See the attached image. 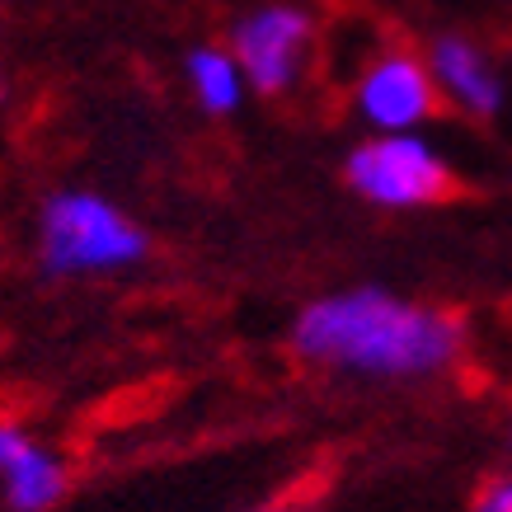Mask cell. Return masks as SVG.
Segmentation results:
<instances>
[{"label": "cell", "mask_w": 512, "mask_h": 512, "mask_svg": "<svg viewBox=\"0 0 512 512\" xmlns=\"http://www.w3.org/2000/svg\"><path fill=\"white\" fill-rule=\"evenodd\" d=\"M292 353L362 381H433L466 353V325L442 306L362 282L306 301L292 320Z\"/></svg>", "instance_id": "obj_1"}, {"label": "cell", "mask_w": 512, "mask_h": 512, "mask_svg": "<svg viewBox=\"0 0 512 512\" xmlns=\"http://www.w3.org/2000/svg\"><path fill=\"white\" fill-rule=\"evenodd\" d=\"M33 249L47 278H113L151 254V235L94 188H57L38 207Z\"/></svg>", "instance_id": "obj_2"}, {"label": "cell", "mask_w": 512, "mask_h": 512, "mask_svg": "<svg viewBox=\"0 0 512 512\" xmlns=\"http://www.w3.org/2000/svg\"><path fill=\"white\" fill-rule=\"evenodd\" d=\"M343 179L362 202L381 212H419L451 198L456 174L423 132H386L357 141L343 160Z\"/></svg>", "instance_id": "obj_3"}, {"label": "cell", "mask_w": 512, "mask_h": 512, "mask_svg": "<svg viewBox=\"0 0 512 512\" xmlns=\"http://www.w3.org/2000/svg\"><path fill=\"white\" fill-rule=\"evenodd\" d=\"M315 43H320V24L301 0L249 5L226 33V47L245 71V85L268 99H282L306 80Z\"/></svg>", "instance_id": "obj_4"}, {"label": "cell", "mask_w": 512, "mask_h": 512, "mask_svg": "<svg viewBox=\"0 0 512 512\" xmlns=\"http://www.w3.org/2000/svg\"><path fill=\"white\" fill-rule=\"evenodd\" d=\"M437 85L428 62L414 47H381L353 76V113L367 127V137L386 132H423L437 113Z\"/></svg>", "instance_id": "obj_5"}, {"label": "cell", "mask_w": 512, "mask_h": 512, "mask_svg": "<svg viewBox=\"0 0 512 512\" xmlns=\"http://www.w3.org/2000/svg\"><path fill=\"white\" fill-rule=\"evenodd\" d=\"M71 489V466L24 419L0 414V508L52 512Z\"/></svg>", "instance_id": "obj_6"}, {"label": "cell", "mask_w": 512, "mask_h": 512, "mask_svg": "<svg viewBox=\"0 0 512 512\" xmlns=\"http://www.w3.org/2000/svg\"><path fill=\"white\" fill-rule=\"evenodd\" d=\"M423 62H428V76L437 85V99L451 104L456 113L480 118V123L503 113L508 80H503L498 62L475 38H466V33H437L433 43L423 47Z\"/></svg>", "instance_id": "obj_7"}, {"label": "cell", "mask_w": 512, "mask_h": 512, "mask_svg": "<svg viewBox=\"0 0 512 512\" xmlns=\"http://www.w3.org/2000/svg\"><path fill=\"white\" fill-rule=\"evenodd\" d=\"M184 80H188L193 104H198L202 113H212V118H231L249 94L245 71H240V62L231 57V47H221V43L193 47L184 57Z\"/></svg>", "instance_id": "obj_8"}, {"label": "cell", "mask_w": 512, "mask_h": 512, "mask_svg": "<svg viewBox=\"0 0 512 512\" xmlns=\"http://www.w3.org/2000/svg\"><path fill=\"white\" fill-rule=\"evenodd\" d=\"M470 512H512V475H489L470 498Z\"/></svg>", "instance_id": "obj_9"}, {"label": "cell", "mask_w": 512, "mask_h": 512, "mask_svg": "<svg viewBox=\"0 0 512 512\" xmlns=\"http://www.w3.org/2000/svg\"><path fill=\"white\" fill-rule=\"evenodd\" d=\"M240 512H306V508L292 503V498H268V503H254V508H240Z\"/></svg>", "instance_id": "obj_10"}, {"label": "cell", "mask_w": 512, "mask_h": 512, "mask_svg": "<svg viewBox=\"0 0 512 512\" xmlns=\"http://www.w3.org/2000/svg\"><path fill=\"white\" fill-rule=\"evenodd\" d=\"M5 94H10V71H5V57H0V104H5Z\"/></svg>", "instance_id": "obj_11"}, {"label": "cell", "mask_w": 512, "mask_h": 512, "mask_svg": "<svg viewBox=\"0 0 512 512\" xmlns=\"http://www.w3.org/2000/svg\"><path fill=\"white\" fill-rule=\"evenodd\" d=\"M508 475H512V419H508Z\"/></svg>", "instance_id": "obj_12"}]
</instances>
